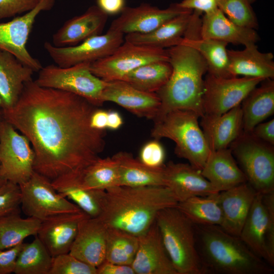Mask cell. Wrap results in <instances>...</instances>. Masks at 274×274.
Here are the masks:
<instances>
[{"label":"cell","mask_w":274,"mask_h":274,"mask_svg":"<svg viewBox=\"0 0 274 274\" xmlns=\"http://www.w3.org/2000/svg\"><path fill=\"white\" fill-rule=\"evenodd\" d=\"M97 6L109 15L120 13L125 7V0H96Z\"/></svg>","instance_id":"cell-50"},{"label":"cell","mask_w":274,"mask_h":274,"mask_svg":"<svg viewBox=\"0 0 274 274\" xmlns=\"http://www.w3.org/2000/svg\"><path fill=\"white\" fill-rule=\"evenodd\" d=\"M217 193L191 197L179 202L176 207L194 225L220 226L223 216L217 200Z\"/></svg>","instance_id":"cell-35"},{"label":"cell","mask_w":274,"mask_h":274,"mask_svg":"<svg viewBox=\"0 0 274 274\" xmlns=\"http://www.w3.org/2000/svg\"><path fill=\"white\" fill-rule=\"evenodd\" d=\"M34 72L13 54L0 49V108L3 111L15 106Z\"/></svg>","instance_id":"cell-24"},{"label":"cell","mask_w":274,"mask_h":274,"mask_svg":"<svg viewBox=\"0 0 274 274\" xmlns=\"http://www.w3.org/2000/svg\"><path fill=\"white\" fill-rule=\"evenodd\" d=\"M7 181L3 177L0 176V187L2 186Z\"/></svg>","instance_id":"cell-54"},{"label":"cell","mask_w":274,"mask_h":274,"mask_svg":"<svg viewBox=\"0 0 274 274\" xmlns=\"http://www.w3.org/2000/svg\"><path fill=\"white\" fill-rule=\"evenodd\" d=\"M77 180L81 186L91 189L106 190L119 186L117 163L113 157H99L88 166Z\"/></svg>","instance_id":"cell-38"},{"label":"cell","mask_w":274,"mask_h":274,"mask_svg":"<svg viewBox=\"0 0 274 274\" xmlns=\"http://www.w3.org/2000/svg\"><path fill=\"white\" fill-rule=\"evenodd\" d=\"M124 35L109 29L106 33L91 37L76 45L57 47L47 41L44 48L56 65L67 67L107 57L123 43Z\"/></svg>","instance_id":"cell-13"},{"label":"cell","mask_w":274,"mask_h":274,"mask_svg":"<svg viewBox=\"0 0 274 274\" xmlns=\"http://www.w3.org/2000/svg\"><path fill=\"white\" fill-rule=\"evenodd\" d=\"M84 212L58 215L42 221L37 236L52 257L70 252Z\"/></svg>","instance_id":"cell-22"},{"label":"cell","mask_w":274,"mask_h":274,"mask_svg":"<svg viewBox=\"0 0 274 274\" xmlns=\"http://www.w3.org/2000/svg\"><path fill=\"white\" fill-rule=\"evenodd\" d=\"M21 191L18 185L6 181L0 187V218L20 210Z\"/></svg>","instance_id":"cell-42"},{"label":"cell","mask_w":274,"mask_h":274,"mask_svg":"<svg viewBox=\"0 0 274 274\" xmlns=\"http://www.w3.org/2000/svg\"><path fill=\"white\" fill-rule=\"evenodd\" d=\"M199 118L190 111H170L154 121L151 133L158 140L166 138L173 141L175 154L201 170L211 150L199 125Z\"/></svg>","instance_id":"cell-6"},{"label":"cell","mask_w":274,"mask_h":274,"mask_svg":"<svg viewBox=\"0 0 274 274\" xmlns=\"http://www.w3.org/2000/svg\"><path fill=\"white\" fill-rule=\"evenodd\" d=\"M55 0H40L37 6L22 15L6 22H0V49L15 56L35 72L43 67L26 48L27 41L37 17L42 11L50 10Z\"/></svg>","instance_id":"cell-14"},{"label":"cell","mask_w":274,"mask_h":274,"mask_svg":"<svg viewBox=\"0 0 274 274\" xmlns=\"http://www.w3.org/2000/svg\"><path fill=\"white\" fill-rule=\"evenodd\" d=\"M20 211L0 218V251L17 246L26 237L37 235L42 221L29 217L23 218Z\"/></svg>","instance_id":"cell-36"},{"label":"cell","mask_w":274,"mask_h":274,"mask_svg":"<svg viewBox=\"0 0 274 274\" xmlns=\"http://www.w3.org/2000/svg\"><path fill=\"white\" fill-rule=\"evenodd\" d=\"M155 221L178 274H205L199 255L195 225L176 207L158 212Z\"/></svg>","instance_id":"cell-5"},{"label":"cell","mask_w":274,"mask_h":274,"mask_svg":"<svg viewBox=\"0 0 274 274\" xmlns=\"http://www.w3.org/2000/svg\"><path fill=\"white\" fill-rule=\"evenodd\" d=\"M268 219L263 194L257 193L239 237L254 253L269 265L265 242Z\"/></svg>","instance_id":"cell-30"},{"label":"cell","mask_w":274,"mask_h":274,"mask_svg":"<svg viewBox=\"0 0 274 274\" xmlns=\"http://www.w3.org/2000/svg\"><path fill=\"white\" fill-rule=\"evenodd\" d=\"M241 105L218 116L200 118V126L211 150L228 148L242 132Z\"/></svg>","instance_id":"cell-27"},{"label":"cell","mask_w":274,"mask_h":274,"mask_svg":"<svg viewBox=\"0 0 274 274\" xmlns=\"http://www.w3.org/2000/svg\"><path fill=\"white\" fill-rule=\"evenodd\" d=\"M119 173V186L129 187L165 186L164 166L149 167L126 152L120 151L113 156Z\"/></svg>","instance_id":"cell-32"},{"label":"cell","mask_w":274,"mask_h":274,"mask_svg":"<svg viewBox=\"0 0 274 274\" xmlns=\"http://www.w3.org/2000/svg\"><path fill=\"white\" fill-rule=\"evenodd\" d=\"M200 35L202 38L245 46L255 44L258 40L255 29L235 24L218 8L203 15L201 18Z\"/></svg>","instance_id":"cell-26"},{"label":"cell","mask_w":274,"mask_h":274,"mask_svg":"<svg viewBox=\"0 0 274 274\" xmlns=\"http://www.w3.org/2000/svg\"><path fill=\"white\" fill-rule=\"evenodd\" d=\"M201 18L197 12L193 13L181 43L190 46L202 57L207 65V73L218 77H232L228 71L227 43L200 37Z\"/></svg>","instance_id":"cell-18"},{"label":"cell","mask_w":274,"mask_h":274,"mask_svg":"<svg viewBox=\"0 0 274 274\" xmlns=\"http://www.w3.org/2000/svg\"><path fill=\"white\" fill-rule=\"evenodd\" d=\"M177 5L182 9L196 10L204 14L218 8L217 0H182Z\"/></svg>","instance_id":"cell-48"},{"label":"cell","mask_w":274,"mask_h":274,"mask_svg":"<svg viewBox=\"0 0 274 274\" xmlns=\"http://www.w3.org/2000/svg\"><path fill=\"white\" fill-rule=\"evenodd\" d=\"M53 257L38 237L22 244L17 256L15 274H49Z\"/></svg>","instance_id":"cell-37"},{"label":"cell","mask_w":274,"mask_h":274,"mask_svg":"<svg viewBox=\"0 0 274 274\" xmlns=\"http://www.w3.org/2000/svg\"><path fill=\"white\" fill-rule=\"evenodd\" d=\"M138 246L139 236L121 229L108 227L105 261L131 265Z\"/></svg>","instance_id":"cell-39"},{"label":"cell","mask_w":274,"mask_h":274,"mask_svg":"<svg viewBox=\"0 0 274 274\" xmlns=\"http://www.w3.org/2000/svg\"><path fill=\"white\" fill-rule=\"evenodd\" d=\"M243 132L229 148L247 182L258 193L274 192V148Z\"/></svg>","instance_id":"cell-7"},{"label":"cell","mask_w":274,"mask_h":274,"mask_svg":"<svg viewBox=\"0 0 274 274\" xmlns=\"http://www.w3.org/2000/svg\"><path fill=\"white\" fill-rule=\"evenodd\" d=\"M108 16L97 6H90L81 15L66 20L53 34L52 44L57 47L74 46L101 34Z\"/></svg>","instance_id":"cell-23"},{"label":"cell","mask_w":274,"mask_h":274,"mask_svg":"<svg viewBox=\"0 0 274 274\" xmlns=\"http://www.w3.org/2000/svg\"><path fill=\"white\" fill-rule=\"evenodd\" d=\"M172 71L168 61H157L138 67L120 80L142 91L156 93L167 83Z\"/></svg>","instance_id":"cell-34"},{"label":"cell","mask_w":274,"mask_h":274,"mask_svg":"<svg viewBox=\"0 0 274 274\" xmlns=\"http://www.w3.org/2000/svg\"><path fill=\"white\" fill-rule=\"evenodd\" d=\"M165 153L162 145L155 139L145 144L142 148L139 160L145 165L152 168H160L165 164Z\"/></svg>","instance_id":"cell-43"},{"label":"cell","mask_w":274,"mask_h":274,"mask_svg":"<svg viewBox=\"0 0 274 274\" xmlns=\"http://www.w3.org/2000/svg\"><path fill=\"white\" fill-rule=\"evenodd\" d=\"M102 100L104 102H114L138 117L153 121L161 106L160 99L156 93L142 91L123 80L106 82Z\"/></svg>","instance_id":"cell-16"},{"label":"cell","mask_w":274,"mask_h":274,"mask_svg":"<svg viewBox=\"0 0 274 274\" xmlns=\"http://www.w3.org/2000/svg\"><path fill=\"white\" fill-rule=\"evenodd\" d=\"M268 212V222L265 237L269 264L274 265V192L263 194Z\"/></svg>","instance_id":"cell-45"},{"label":"cell","mask_w":274,"mask_h":274,"mask_svg":"<svg viewBox=\"0 0 274 274\" xmlns=\"http://www.w3.org/2000/svg\"><path fill=\"white\" fill-rule=\"evenodd\" d=\"M5 120L3 111L0 108V130L2 125Z\"/></svg>","instance_id":"cell-53"},{"label":"cell","mask_w":274,"mask_h":274,"mask_svg":"<svg viewBox=\"0 0 274 274\" xmlns=\"http://www.w3.org/2000/svg\"><path fill=\"white\" fill-rule=\"evenodd\" d=\"M228 71L231 77L273 79L274 61L272 53L259 51L255 44L242 50H227Z\"/></svg>","instance_id":"cell-28"},{"label":"cell","mask_w":274,"mask_h":274,"mask_svg":"<svg viewBox=\"0 0 274 274\" xmlns=\"http://www.w3.org/2000/svg\"><path fill=\"white\" fill-rule=\"evenodd\" d=\"M131 265L135 274H178L155 221L139 236L138 249Z\"/></svg>","instance_id":"cell-17"},{"label":"cell","mask_w":274,"mask_h":274,"mask_svg":"<svg viewBox=\"0 0 274 274\" xmlns=\"http://www.w3.org/2000/svg\"><path fill=\"white\" fill-rule=\"evenodd\" d=\"M108 111L96 108L92 113L90 118V125L92 128L99 130L107 128Z\"/></svg>","instance_id":"cell-51"},{"label":"cell","mask_w":274,"mask_h":274,"mask_svg":"<svg viewBox=\"0 0 274 274\" xmlns=\"http://www.w3.org/2000/svg\"><path fill=\"white\" fill-rule=\"evenodd\" d=\"M19 186L20 207L27 217L43 221L58 215L82 211L57 192L49 180L35 172L27 181Z\"/></svg>","instance_id":"cell-9"},{"label":"cell","mask_w":274,"mask_h":274,"mask_svg":"<svg viewBox=\"0 0 274 274\" xmlns=\"http://www.w3.org/2000/svg\"><path fill=\"white\" fill-rule=\"evenodd\" d=\"M252 0H217L218 8L235 24L255 29L258 21L251 7Z\"/></svg>","instance_id":"cell-40"},{"label":"cell","mask_w":274,"mask_h":274,"mask_svg":"<svg viewBox=\"0 0 274 274\" xmlns=\"http://www.w3.org/2000/svg\"><path fill=\"white\" fill-rule=\"evenodd\" d=\"M165 186L181 202L195 196H207L218 193L203 177L201 170L189 163L169 161L164 166Z\"/></svg>","instance_id":"cell-20"},{"label":"cell","mask_w":274,"mask_h":274,"mask_svg":"<svg viewBox=\"0 0 274 274\" xmlns=\"http://www.w3.org/2000/svg\"><path fill=\"white\" fill-rule=\"evenodd\" d=\"M167 51L172 71L167 83L156 93L161 106L155 120L175 110L190 111L202 117L203 77L208 71L206 61L195 49L184 44Z\"/></svg>","instance_id":"cell-3"},{"label":"cell","mask_w":274,"mask_h":274,"mask_svg":"<svg viewBox=\"0 0 274 274\" xmlns=\"http://www.w3.org/2000/svg\"><path fill=\"white\" fill-rule=\"evenodd\" d=\"M242 101V130L251 132L258 124L274 113V81L265 79Z\"/></svg>","instance_id":"cell-31"},{"label":"cell","mask_w":274,"mask_h":274,"mask_svg":"<svg viewBox=\"0 0 274 274\" xmlns=\"http://www.w3.org/2000/svg\"><path fill=\"white\" fill-rule=\"evenodd\" d=\"M107 228L99 217L84 218L69 253L97 268L105 260Z\"/></svg>","instance_id":"cell-19"},{"label":"cell","mask_w":274,"mask_h":274,"mask_svg":"<svg viewBox=\"0 0 274 274\" xmlns=\"http://www.w3.org/2000/svg\"><path fill=\"white\" fill-rule=\"evenodd\" d=\"M201 172L218 192L247 182L229 147L211 150Z\"/></svg>","instance_id":"cell-25"},{"label":"cell","mask_w":274,"mask_h":274,"mask_svg":"<svg viewBox=\"0 0 274 274\" xmlns=\"http://www.w3.org/2000/svg\"><path fill=\"white\" fill-rule=\"evenodd\" d=\"M97 108L80 96L40 86L32 79L15 106L3 112L6 121L29 140L34 171L52 182L80 177L100 157L106 132L90 125Z\"/></svg>","instance_id":"cell-1"},{"label":"cell","mask_w":274,"mask_h":274,"mask_svg":"<svg viewBox=\"0 0 274 274\" xmlns=\"http://www.w3.org/2000/svg\"><path fill=\"white\" fill-rule=\"evenodd\" d=\"M257 193L248 182L218 192L217 198L223 216L220 227L239 236Z\"/></svg>","instance_id":"cell-21"},{"label":"cell","mask_w":274,"mask_h":274,"mask_svg":"<svg viewBox=\"0 0 274 274\" xmlns=\"http://www.w3.org/2000/svg\"><path fill=\"white\" fill-rule=\"evenodd\" d=\"M192 12L193 10H187L148 33L126 34L124 41L136 45L162 49L179 45L191 19Z\"/></svg>","instance_id":"cell-29"},{"label":"cell","mask_w":274,"mask_h":274,"mask_svg":"<svg viewBox=\"0 0 274 274\" xmlns=\"http://www.w3.org/2000/svg\"><path fill=\"white\" fill-rule=\"evenodd\" d=\"M251 133L256 138L274 146V119L258 124Z\"/></svg>","instance_id":"cell-47"},{"label":"cell","mask_w":274,"mask_h":274,"mask_svg":"<svg viewBox=\"0 0 274 274\" xmlns=\"http://www.w3.org/2000/svg\"><path fill=\"white\" fill-rule=\"evenodd\" d=\"M22 244L0 251V274H10L14 272L17 256Z\"/></svg>","instance_id":"cell-46"},{"label":"cell","mask_w":274,"mask_h":274,"mask_svg":"<svg viewBox=\"0 0 274 274\" xmlns=\"http://www.w3.org/2000/svg\"><path fill=\"white\" fill-rule=\"evenodd\" d=\"M187 10H190L182 9L177 3L165 9L146 3L136 7L125 6L120 15L112 22L109 29L123 35L148 33Z\"/></svg>","instance_id":"cell-15"},{"label":"cell","mask_w":274,"mask_h":274,"mask_svg":"<svg viewBox=\"0 0 274 274\" xmlns=\"http://www.w3.org/2000/svg\"><path fill=\"white\" fill-rule=\"evenodd\" d=\"M51 183L57 192L70 199L89 217H99L102 211V200L105 190L84 188L77 178L63 177Z\"/></svg>","instance_id":"cell-33"},{"label":"cell","mask_w":274,"mask_h":274,"mask_svg":"<svg viewBox=\"0 0 274 274\" xmlns=\"http://www.w3.org/2000/svg\"><path fill=\"white\" fill-rule=\"evenodd\" d=\"M90 65L85 62L67 67L54 64L43 66L35 81L42 87L76 94L98 107L104 104L102 94L106 82L92 73Z\"/></svg>","instance_id":"cell-8"},{"label":"cell","mask_w":274,"mask_h":274,"mask_svg":"<svg viewBox=\"0 0 274 274\" xmlns=\"http://www.w3.org/2000/svg\"><path fill=\"white\" fill-rule=\"evenodd\" d=\"M49 274H97V268L67 253L53 257Z\"/></svg>","instance_id":"cell-41"},{"label":"cell","mask_w":274,"mask_h":274,"mask_svg":"<svg viewBox=\"0 0 274 274\" xmlns=\"http://www.w3.org/2000/svg\"><path fill=\"white\" fill-rule=\"evenodd\" d=\"M35 155L29 140L4 121L0 130V176L18 185L34 173Z\"/></svg>","instance_id":"cell-10"},{"label":"cell","mask_w":274,"mask_h":274,"mask_svg":"<svg viewBox=\"0 0 274 274\" xmlns=\"http://www.w3.org/2000/svg\"><path fill=\"white\" fill-rule=\"evenodd\" d=\"M40 0H0V20L22 15L35 8Z\"/></svg>","instance_id":"cell-44"},{"label":"cell","mask_w":274,"mask_h":274,"mask_svg":"<svg viewBox=\"0 0 274 274\" xmlns=\"http://www.w3.org/2000/svg\"><path fill=\"white\" fill-rule=\"evenodd\" d=\"M123 123L122 117L117 111L108 112L107 128L111 130H117L120 128Z\"/></svg>","instance_id":"cell-52"},{"label":"cell","mask_w":274,"mask_h":274,"mask_svg":"<svg viewBox=\"0 0 274 274\" xmlns=\"http://www.w3.org/2000/svg\"><path fill=\"white\" fill-rule=\"evenodd\" d=\"M178 203L166 186H117L104 191L99 218L108 227L139 236L155 222L159 211Z\"/></svg>","instance_id":"cell-2"},{"label":"cell","mask_w":274,"mask_h":274,"mask_svg":"<svg viewBox=\"0 0 274 274\" xmlns=\"http://www.w3.org/2000/svg\"><path fill=\"white\" fill-rule=\"evenodd\" d=\"M96 268L97 274H135L130 265L116 264L106 261Z\"/></svg>","instance_id":"cell-49"},{"label":"cell","mask_w":274,"mask_h":274,"mask_svg":"<svg viewBox=\"0 0 274 274\" xmlns=\"http://www.w3.org/2000/svg\"><path fill=\"white\" fill-rule=\"evenodd\" d=\"M157 61H168L167 49L124 41L111 54L91 63L90 69L93 74L104 81L120 80L138 67Z\"/></svg>","instance_id":"cell-11"},{"label":"cell","mask_w":274,"mask_h":274,"mask_svg":"<svg viewBox=\"0 0 274 274\" xmlns=\"http://www.w3.org/2000/svg\"><path fill=\"white\" fill-rule=\"evenodd\" d=\"M195 227L197 250L207 273H273L272 267L254 253L239 236L218 225Z\"/></svg>","instance_id":"cell-4"},{"label":"cell","mask_w":274,"mask_h":274,"mask_svg":"<svg viewBox=\"0 0 274 274\" xmlns=\"http://www.w3.org/2000/svg\"><path fill=\"white\" fill-rule=\"evenodd\" d=\"M263 80L246 77H218L208 73L203 82V115L218 116L241 105Z\"/></svg>","instance_id":"cell-12"}]
</instances>
